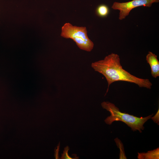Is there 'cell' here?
<instances>
[{
    "label": "cell",
    "mask_w": 159,
    "mask_h": 159,
    "mask_svg": "<svg viewBox=\"0 0 159 159\" xmlns=\"http://www.w3.org/2000/svg\"><path fill=\"white\" fill-rule=\"evenodd\" d=\"M95 71L103 75L108 83L107 92L110 85L117 81H124L137 85L140 87L151 88L152 84L148 79L136 77L124 69L120 62L118 55L112 53L106 56L103 59L91 64Z\"/></svg>",
    "instance_id": "obj_1"
},
{
    "label": "cell",
    "mask_w": 159,
    "mask_h": 159,
    "mask_svg": "<svg viewBox=\"0 0 159 159\" xmlns=\"http://www.w3.org/2000/svg\"><path fill=\"white\" fill-rule=\"evenodd\" d=\"M69 148L68 146L66 147L64 149L63 153L62 154L61 159H74L69 156L68 154V151Z\"/></svg>",
    "instance_id": "obj_8"
},
{
    "label": "cell",
    "mask_w": 159,
    "mask_h": 159,
    "mask_svg": "<svg viewBox=\"0 0 159 159\" xmlns=\"http://www.w3.org/2000/svg\"><path fill=\"white\" fill-rule=\"evenodd\" d=\"M159 2V0H132L124 2H114L112 6V9L119 11V19L125 18L133 9L140 6L150 7L153 4Z\"/></svg>",
    "instance_id": "obj_4"
},
{
    "label": "cell",
    "mask_w": 159,
    "mask_h": 159,
    "mask_svg": "<svg viewBox=\"0 0 159 159\" xmlns=\"http://www.w3.org/2000/svg\"><path fill=\"white\" fill-rule=\"evenodd\" d=\"M61 36L72 39L81 49L90 52L93 48L94 44L88 38L85 27L74 26L69 23H66L62 28Z\"/></svg>",
    "instance_id": "obj_3"
},
{
    "label": "cell",
    "mask_w": 159,
    "mask_h": 159,
    "mask_svg": "<svg viewBox=\"0 0 159 159\" xmlns=\"http://www.w3.org/2000/svg\"><path fill=\"white\" fill-rule=\"evenodd\" d=\"M151 119L154 122L159 125V109L155 115L153 117H151Z\"/></svg>",
    "instance_id": "obj_9"
},
{
    "label": "cell",
    "mask_w": 159,
    "mask_h": 159,
    "mask_svg": "<svg viewBox=\"0 0 159 159\" xmlns=\"http://www.w3.org/2000/svg\"><path fill=\"white\" fill-rule=\"evenodd\" d=\"M146 60L150 65L151 74L153 77L159 76V62L157 56L152 52L149 51L146 56Z\"/></svg>",
    "instance_id": "obj_5"
},
{
    "label": "cell",
    "mask_w": 159,
    "mask_h": 159,
    "mask_svg": "<svg viewBox=\"0 0 159 159\" xmlns=\"http://www.w3.org/2000/svg\"><path fill=\"white\" fill-rule=\"evenodd\" d=\"M97 14L101 17H105L109 12V8L107 6L102 4L99 5L96 9Z\"/></svg>",
    "instance_id": "obj_7"
},
{
    "label": "cell",
    "mask_w": 159,
    "mask_h": 159,
    "mask_svg": "<svg viewBox=\"0 0 159 159\" xmlns=\"http://www.w3.org/2000/svg\"><path fill=\"white\" fill-rule=\"evenodd\" d=\"M101 105L103 109L109 111L111 114L105 120L106 124L110 125L114 121H121L126 124L133 131L138 130L141 132L142 130L144 129V124L153 115L139 117L121 112L114 104L110 102H103Z\"/></svg>",
    "instance_id": "obj_2"
},
{
    "label": "cell",
    "mask_w": 159,
    "mask_h": 159,
    "mask_svg": "<svg viewBox=\"0 0 159 159\" xmlns=\"http://www.w3.org/2000/svg\"><path fill=\"white\" fill-rule=\"evenodd\" d=\"M138 159H159V148L147 153H138Z\"/></svg>",
    "instance_id": "obj_6"
}]
</instances>
